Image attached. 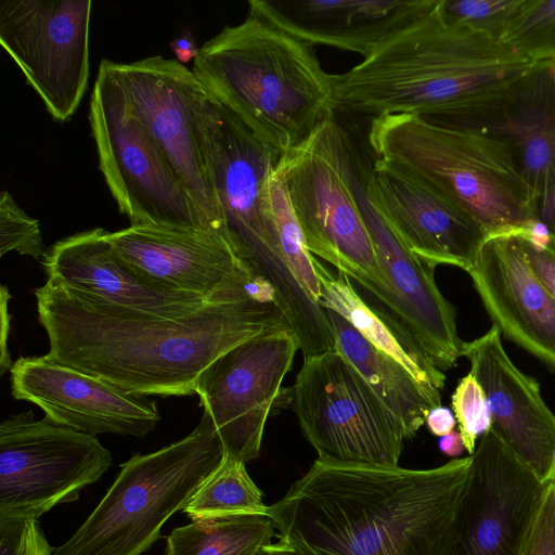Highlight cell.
<instances>
[{
    "label": "cell",
    "instance_id": "3957f363",
    "mask_svg": "<svg viewBox=\"0 0 555 555\" xmlns=\"http://www.w3.org/2000/svg\"><path fill=\"white\" fill-rule=\"evenodd\" d=\"M438 2L371 56L334 75V111L441 120L521 76L533 62L504 41L444 23Z\"/></svg>",
    "mask_w": 555,
    "mask_h": 555
},
{
    "label": "cell",
    "instance_id": "ba28073f",
    "mask_svg": "<svg viewBox=\"0 0 555 555\" xmlns=\"http://www.w3.org/2000/svg\"><path fill=\"white\" fill-rule=\"evenodd\" d=\"M354 149L332 115L283 153L276 168L309 251L361 284L391 312L396 297L379 267L354 191Z\"/></svg>",
    "mask_w": 555,
    "mask_h": 555
},
{
    "label": "cell",
    "instance_id": "d6a6232c",
    "mask_svg": "<svg viewBox=\"0 0 555 555\" xmlns=\"http://www.w3.org/2000/svg\"><path fill=\"white\" fill-rule=\"evenodd\" d=\"M451 401L465 450L472 455L478 436L491 429L492 418L485 391L470 372L460 380Z\"/></svg>",
    "mask_w": 555,
    "mask_h": 555
},
{
    "label": "cell",
    "instance_id": "f35d334b",
    "mask_svg": "<svg viewBox=\"0 0 555 555\" xmlns=\"http://www.w3.org/2000/svg\"><path fill=\"white\" fill-rule=\"evenodd\" d=\"M170 48L181 64L194 61L199 50L193 34L188 28H183L181 34L171 40Z\"/></svg>",
    "mask_w": 555,
    "mask_h": 555
},
{
    "label": "cell",
    "instance_id": "52a82bcc",
    "mask_svg": "<svg viewBox=\"0 0 555 555\" xmlns=\"http://www.w3.org/2000/svg\"><path fill=\"white\" fill-rule=\"evenodd\" d=\"M224 455L207 412L186 437L120 466L98 506L53 555H141L160 529L218 467Z\"/></svg>",
    "mask_w": 555,
    "mask_h": 555
},
{
    "label": "cell",
    "instance_id": "7bdbcfd3",
    "mask_svg": "<svg viewBox=\"0 0 555 555\" xmlns=\"http://www.w3.org/2000/svg\"><path fill=\"white\" fill-rule=\"evenodd\" d=\"M555 468V467H554Z\"/></svg>",
    "mask_w": 555,
    "mask_h": 555
},
{
    "label": "cell",
    "instance_id": "b9f144b4",
    "mask_svg": "<svg viewBox=\"0 0 555 555\" xmlns=\"http://www.w3.org/2000/svg\"><path fill=\"white\" fill-rule=\"evenodd\" d=\"M256 555H309L300 547L284 541L279 540L275 543H269L257 552Z\"/></svg>",
    "mask_w": 555,
    "mask_h": 555
},
{
    "label": "cell",
    "instance_id": "836d02e7",
    "mask_svg": "<svg viewBox=\"0 0 555 555\" xmlns=\"http://www.w3.org/2000/svg\"><path fill=\"white\" fill-rule=\"evenodd\" d=\"M36 518H0V555H53Z\"/></svg>",
    "mask_w": 555,
    "mask_h": 555
},
{
    "label": "cell",
    "instance_id": "7a4b0ae2",
    "mask_svg": "<svg viewBox=\"0 0 555 555\" xmlns=\"http://www.w3.org/2000/svg\"><path fill=\"white\" fill-rule=\"evenodd\" d=\"M472 455L434 468L317 459L267 515L309 555H452Z\"/></svg>",
    "mask_w": 555,
    "mask_h": 555
},
{
    "label": "cell",
    "instance_id": "603a6c76",
    "mask_svg": "<svg viewBox=\"0 0 555 555\" xmlns=\"http://www.w3.org/2000/svg\"><path fill=\"white\" fill-rule=\"evenodd\" d=\"M515 232L489 235L467 272L493 325L555 367V297L529 267Z\"/></svg>",
    "mask_w": 555,
    "mask_h": 555
},
{
    "label": "cell",
    "instance_id": "30bf717a",
    "mask_svg": "<svg viewBox=\"0 0 555 555\" xmlns=\"http://www.w3.org/2000/svg\"><path fill=\"white\" fill-rule=\"evenodd\" d=\"M301 431L318 459L397 466L402 422L336 349L304 358L292 389Z\"/></svg>",
    "mask_w": 555,
    "mask_h": 555
},
{
    "label": "cell",
    "instance_id": "7402d4cb",
    "mask_svg": "<svg viewBox=\"0 0 555 555\" xmlns=\"http://www.w3.org/2000/svg\"><path fill=\"white\" fill-rule=\"evenodd\" d=\"M107 234L94 228L55 242L42 259L48 279L115 306L165 317L191 314L209 304L133 266Z\"/></svg>",
    "mask_w": 555,
    "mask_h": 555
},
{
    "label": "cell",
    "instance_id": "8d00e7d4",
    "mask_svg": "<svg viewBox=\"0 0 555 555\" xmlns=\"http://www.w3.org/2000/svg\"><path fill=\"white\" fill-rule=\"evenodd\" d=\"M533 219L555 238V181L531 199Z\"/></svg>",
    "mask_w": 555,
    "mask_h": 555
},
{
    "label": "cell",
    "instance_id": "d6986e66",
    "mask_svg": "<svg viewBox=\"0 0 555 555\" xmlns=\"http://www.w3.org/2000/svg\"><path fill=\"white\" fill-rule=\"evenodd\" d=\"M359 151L353 156V184L379 267L395 294L390 312L440 371L452 367L463 343L455 310L435 281L434 266L409 250L389 228L366 190L369 167Z\"/></svg>",
    "mask_w": 555,
    "mask_h": 555
},
{
    "label": "cell",
    "instance_id": "5b68a950",
    "mask_svg": "<svg viewBox=\"0 0 555 555\" xmlns=\"http://www.w3.org/2000/svg\"><path fill=\"white\" fill-rule=\"evenodd\" d=\"M199 121L208 165L230 238L247 264L275 292L276 307L304 357L331 350L334 334L324 308L310 299L287 266L266 203V184L281 154L206 89Z\"/></svg>",
    "mask_w": 555,
    "mask_h": 555
},
{
    "label": "cell",
    "instance_id": "f1b7e54d",
    "mask_svg": "<svg viewBox=\"0 0 555 555\" xmlns=\"http://www.w3.org/2000/svg\"><path fill=\"white\" fill-rule=\"evenodd\" d=\"M266 203L287 266L310 299L320 304V283L314 270L315 257L306 245L289 204L282 175L276 167L270 173L266 184Z\"/></svg>",
    "mask_w": 555,
    "mask_h": 555
},
{
    "label": "cell",
    "instance_id": "74e56055",
    "mask_svg": "<svg viewBox=\"0 0 555 555\" xmlns=\"http://www.w3.org/2000/svg\"><path fill=\"white\" fill-rule=\"evenodd\" d=\"M425 423L433 435L442 437L453 431L456 420L448 408L440 405L428 411Z\"/></svg>",
    "mask_w": 555,
    "mask_h": 555
},
{
    "label": "cell",
    "instance_id": "4dcf8cb0",
    "mask_svg": "<svg viewBox=\"0 0 555 555\" xmlns=\"http://www.w3.org/2000/svg\"><path fill=\"white\" fill-rule=\"evenodd\" d=\"M524 0H439L438 13L450 25L502 37Z\"/></svg>",
    "mask_w": 555,
    "mask_h": 555
},
{
    "label": "cell",
    "instance_id": "4fadbf2b",
    "mask_svg": "<svg viewBox=\"0 0 555 555\" xmlns=\"http://www.w3.org/2000/svg\"><path fill=\"white\" fill-rule=\"evenodd\" d=\"M91 0H2L0 43L64 122L76 113L90 73Z\"/></svg>",
    "mask_w": 555,
    "mask_h": 555
},
{
    "label": "cell",
    "instance_id": "277c9868",
    "mask_svg": "<svg viewBox=\"0 0 555 555\" xmlns=\"http://www.w3.org/2000/svg\"><path fill=\"white\" fill-rule=\"evenodd\" d=\"M312 42L284 26L266 0L199 47L192 72L206 91L281 155L335 115L334 75Z\"/></svg>",
    "mask_w": 555,
    "mask_h": 555
},
{
    "label": "cell",
    "instance_id": "2e32d148",
    "mask_svg": "<svg viewBox=\"0 0 555 555\" xmlns=\"http://www.w3.org/2000/svg\"><path fill=\"white\" fill-rule=\"evenodd\" d=\"M107 237L137 268L209 304L258 299L276 306L272 286L222 237L133 225L108 232Z\"/></svg>",
    "mask_w": 555,
    "mask_h": 555
},
{
    "label": "cell",
    "instance_id": "4316f807",
    "mask_svg": "<svg viewBox=\"0 0 555 555\" xmlns=\"http://www.w3.org/2000/svg\"><path fill=\"white\" fill-rule=\"evenodd\" d=\"M274 534L268 515L192 520L169 533L166 555H256Z\"/></svg>",
    "mask_w": 555,
    "mask_h": 555
},
{
    "label": "cell",
    "instance_id": "484cf974",
    "mask_svg": "<svg viewBox=\"0 0 555 555\" xmlns=\"http://www.w3.org/2000/svg\"><path fill=\"white\" fill-rule=\"evenodd\" d=\"M320 304L347 320L367 341L401 363L429 392L440 395L446 375L427 358L392 315L371 308L356 292L350 279L332 274L317 258Z\"/></svg>",
    "mask_w": 555,
    "mask_h": 555
},
{
    "label": "cell",
    "instance_id": "e575fe53",
    "mask_svg": "<svg viewBox=\"0 0 555 555\" xmlns=\"http://www.w3.org/2000/svg\"><path fill=\"white\" fill-rule=\"evenodd\" d=\"M522 254L537 278L555 297V238L529 241L519 231L515 232Z\"/></svg>",
    "mask_w": 555,
    "mask_h": 555
},
{
    "label": "cell",
    "instance_id": "7c38bea8",
    "mask_svg": "<svg viewBox=\"0 0 555 555\" xmlns=\"http://www.w3.org/2000/svg\"><path fill=\"white\" fill-rule=\"evenodd\" d=\"M107 63L134 113L182 180L209 232L232 243L201 128L204 86L183 64L162 55Z\"/></svg>",
    "mask_w": 555,
    "mask_h": 555
},
{
    "label": "cell",
    "instance_id": "f546056e",
    "mask_svg": "<svg viewBox=\"0 0 555 555\" xmlns=\"http://www.w3.org/2000/svg\"><path fill=\"white\" fill-rule=\"evenodd\" d=\"M502 41L531 62L555 59V0H524Z\"/></svg>",
    "mask_w": 555,
    "mask_h": 555
},
{
    "label": "cell",
    "instance_id": "cb8c5ba5",
    "mask_svg": "<svg viewBox=\"0 0 555 555\" xmlns=\"http://www.w3.org/2000/svg\"><path fill=\"white\" fill-rule=\"evenodd\" d=\"M438 0L267 1L288 29L314 46L371 56L393 35L427 14Z\"/></svg>",
    "mask_w": 555,
    "mask_h": 555
},
{
    "label": "cell",
    "instance_id": "5bb4252c",
    "mask_svg": "<svg viewBox=\"0 0 555 555\" xmlns=\"http://www.w3.org/2000/svg\"><path fill=\"white\" fill-rule=\"evenodd\" d=\"M299 343L288 325L263 333L214 360L195 386L224 454L243 463L259 456L268 417L281 406L282 387Z\"/></svg>",
    "mask_w": 555,
    "mask_h": 555
},
{
    "label": "cell",
    "instance_id": "1f68e13d",
    "mask_svg": "<svg viewBox=\"0 0 555 555\" xmlns=\"http://www.w3.org/2000/svg\"><path fill=\"white\" fill-rule=\"evenodd\" d=\"M9 251L43 258L47 254L39 221L28 216L8 191L0 194V256Z\"/></svg>",
    "mask_w": 555,
    "mask_h": 555
},
{
    "label": "cell",
    "instance_id": "d590c367",
    "mask_svg": "<svg viewBox=\"0 0 555 555\" xmlns=\"http://www.w3.org/2000/svg\"><path fill=\"white\" fill-rule=\"evenodd\" d=\"M525 555H555V481L547 488Z\"/></svg>",
    "mask_w": 555,
    "mask_h": 555
},
{
    "label": "cell",
    "instance_id": "ab89813d",
    "mask_svg": "<svg viewBox=\"0 0 555 555\" xmlns=\"http://www.w3.org/2000/svg\"><path fill=\"white\" fill-rule=\"evenodd\" d=\"M10 294L5 286H2L1 291V374L5 371L11 370L12 363L8 351V334L10 330V314L8 309Z\"/></svg>",
    "mask_w": 555,
    "mask_h": 555
},
{
    "label": "cell",
    "instance_id": "ffe728a7",
    "mask_svg": "<svg viewBox=\"0 0 555 555\" xmlns=\"http://www.w3.org/2000/svg\"><path fill=\"white\" fill-rule=\"evenodd\" d=\"M366 190L397 237L425 262L468 271L488 237L468 212L418 180L378 160L369 164Z\"/></svg>",
    "mask_w": 555,
    "mask_h": 555
},
{
    "label": "cell",
    "instance_id": "9a60e30c",
    "mask_svg": "<svg viewBox=\"0 0 555 555\" xmlns=\"http://www.w3.org/2000/svg\"><path fill=\"white\" fill-rule=\"evenodd\" d=\"M551 483L540 481L491 428L472 454L452 555H525Z\"/></svg>",
    "mask_w": 555,
    "mask_h": 555
},
{
    "label": "cell",
    "instance_id": "ac0fdd59",
    "mask_svg": "<svg viewBox=\"0 0 555 555\" xmlns=\"http://www.w3.org/2000/svg\"><path fill=\"white\" fill-rule=\"evenodd\" d=\"M10 372L15 399L38 405L57 425L90 436L143 438L160 420L156 402L147 396L126 392L47 356L21 357Z\"/></svg>",
    "mask_w": 555,
    "mask_h": 555
},
{
    "label": "cell",
    "instance_id": "d4e9b609",
    "mask_svg": "<svg viewBox=\"0 0 555 555\" xmlns=\"http://www.w3.org/2000/svg\"><path fill=\"white\" fill-rule=\"evenodd\" d=\"M323 308L334 334L335 349L402 422L408 440L414 438L428 411L441 405V395L429 392L401 363L374 347L340 314Z\"/></svg>",
    "mask_w": 555,
    "mask_h": 555
},
{
    "label": "cell",
    "instance_id": "6da1fadb",
    "mask_svg": "<svg viewBox=\"0 0 555 555\" xmlns=\"http://www.w3.org/2000/svg\"><path fill=\"white\" fill-rule=\"evenodd\" d=\"M35 296L48 358L143 396L195 393L199 374L219 356L288 325L274 304L258 299L165 317L115 306L50 279Z\"/></svg>",
    "mask_w": 555,
    "mask_h": 555
},
{
    "label": "cell",
    "instance_id": "8992f818",
    "mask_svg": "<svg viewBox=\"0 0 555 555\" xmlns=\"http://www.w3.org/2000/svg\"><path fill=\"white\" fill-rule=\"evenodd\" d=\"M378 160L433 188L472 215L489 235L524 229L532 194L499 140L414 114L371 119Z\"/></svg>",
    "mask_w": 555,
    "mask_h": 555
},
{
    "label": "cell",
    "instance_id": "83f0119b",
    "mask_svg": "<svg viewBox=\"0 0 555 555\" xmlns=\"http://www.w3.org/2000/svg\"><path fill=\"white\" fill-rule=\"evenodd\" d=\"M267 511L262 492L248 475L245 463L224 454L182 512L191 520H215L267 515Z\"/></svg>",
    "mask_w": 555,
    "mask_h": 555
},
{
    "label": "cell",
    "instance_id": "9c48e42d",
    "mask_svg": "<svg viewBox=\"0 0 555 555\" xmlns=\"http://www.w3.org/2000/svg\"><path fill=\"white\" fill-rule=\"evenodd\" d=\"M88 119L99 168L130 225L212 234L106 59L99 65Z\"/></svg>",
    "mask_w": 555,
    "mask_h": 555
},
{
    "label": "cell",
    "instance_id": "e0dca14e",
    "mask_svg": "<svg viewBox=\"0 0 555 555\" xmlns=\"http://www.w3.org/2000/svg\"><path fill=\"white\" fill-rule=\"evenodd\" d=\"M434 121L502 142L533 197L555 181V59Z\"/></svg>",
    "mask_w": 555,
    "mask_h": 555
},
{
    "label": "cell",
    "instance_id": "60d3db41",
    "mask_svg": "<svg viewBox=\"0 0 555 555\" xmlns=\"http://www.w3.org/2000/svg\"><path fill=\"white\" fill-rule=\"evenodd\" d=\"M439 449L448 456L456 457L465 450V446L460 431H451L440 437L438 442Z\"/></svg>",
    "mask_w": 555,
    "mask_h": 555
},
{
    "label": "cell",
    "instance_id": "44dd1931",
    "mask_svg": "<svg viewBox=\"0 0 555 555\" xmlns=\"http://www.w3.org/2000/svg\"><path fill=\"white\" fill-rule=\"evenodd\" d=\"M461 356L482 387L492 429L540 481H555V414L543 401L539 383L506 354L500 330L463 343Z\"/></svg>",
    "mask_w": 555,
    "mask_h": 555
},
{
    "label": "cell",
    "instance_id": "8fae6325",
    "mask_svg": "<svg viewBox=\"0 0 555 555\" xmlns=\"http://www.w3.org/2000/svg\"><path fill=\"white\" fill-rule=\"evenodd\" d=\"M113 464L94 437L35 420L31 411L0 425V518H36L79 498Z\"/></svg>",
    "mask_w": 555,
    "mask_h": 555
}]
</instances>
